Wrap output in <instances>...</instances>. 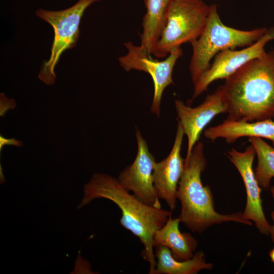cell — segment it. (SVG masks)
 Here are the masks:
<instances>
[{
	"mask_svg": "<svg viewBox=\"0 0 274 274\" xmlns=\"http://www.w3.org/2000/svg\"><path fill=\"white\" fill-rule=\"evenodd\" d=\"M225 80L216 91L226 106L227 119H274V50L249 61Z\"/></svg>",
	"mask_w": 274,
	"mask_h": 274,
	"instance_id": "6da1fadb",
	"label": "cell"
},
{
	"mask_svg": "<svg viewBox=\"0 0 274 274\" xmlns=\"http://www.w3.org/2000/svg\"><path fill=\"white\" fill-rule=\"evenodd\" d=\"M98 198L108 199L120 209L121 225L140 239L144 247L141 256L149 263V273L155 274L156 261L153 251V236L165 224L172 215L171 211L143 202L129 193L117 179L106 174H94L85 185L80 207Z\"/></svg>",
	"mask_w": 274,
	"mask_h": 274,
	"instance_id": "7a4b0ae2",
	"label": "cell"
},
{
	"mask_svg": "<svg viewBox=\"0 0 274 274\" xmlns=\"http://www.w3.org/2000/svg\"><path fill=\"white\" fill-rule=\"evenodd\" d=\"M206 166L203 145L198 141L189 159L184 160V171L179 182L177 199L181 205L178 217L181 222L191 231L198 233L226 222L252 225L241 212L226 215L215 210L211 189L209 186H203L201 180V173Z\"/></svg>",
	"mask_w": 274,
	"mask_h": 274,
	"instance_id": "3957f363",
	"label": "cell"
},
{
	"mask_svg": "<svg viewBox=\"0 0 274 274\" xmlns=\"http://www.w3.org/2000/svg\"><path fill=\"white\" fill-rule=\"evenodd\" d=\"M267 29L260 27L243 30L228 26L221 21L217 6L211 4L203 32L191 43L192 55L189 68L193 84L209 68L211 60L218 53L226 49L250 46L258 40Z\"/></svg>",
	"mask_w": 274,
	"mask_h": 274,
	"instance_id": "277c9868",
	"label": "cell"
},
{
	"mask_svg": "<svg viewBox=\"0 0 274 274\" xmlns=\"http://www.w3.org/2000/svg\"><path fill=\"white\" fill-rule=\"evenodd\" d=\"M210 5L203 0H172L152 55L166 57L174 49L197 40L207 23Z\"/></svg>",
	"mask_w": 274,
	"mask_h": 274,
	"instance_id": "5b68a950",
	"label": "cell"
},
{
	"mask_svg": "<svg viewBox=\"0 0 274 274\" xmlns=\"http://www.w3.org/2000/svg\"><path fill=\"white\" fill-rule=\"evenodd\" d=\"M100 0H79L72 6L62 10L50 11L40 9L36 15L49 24L53 28L54 38L51 54L45 60L38 75L39 79L48 85L56 80L55 68L62 53L74 48L80 37V24L85 10Z\"/></svg>",
	"mask_w": 274,
	"mask_h": 274,
	"instance_id": "8992f818",
	"label": "cell"
},
{
	"mask_svg": "<svg viewBox=\"0 0 274 274\" xmlns=\"http://www.w3.org/2000/svg\"><path fill=\"white\" fill-rule=\"evenodd\" d=\"M127 53L119 58L121 66L126 71L137 70L149 74L154 84V94L151 107V112L159 116L161 98L164 89L174 84L172 74L178 59L183 55L181 47L173 50L162 60L154 59L140 46L131 42L124 43Z\"/></svg>",
	"mask_w": 274,
	"mask_h": 274,
	"instance_id": "52a82bcc",
	"label": "cell"
},
{
	"mask_svg": "<svg viewBox=\"0 0 274 274\" xmlns=\"http://www.w3.org/2000/svg\"><path fill=\"white\" fill-rule=\"evenodd\" d=\"M274 40V26L267 29L266 32L256 42L241 50L226 49L218 53L210 67L194 83L193 93L190 102L208 90L209 86L214 81L225 79L235 73L249 61L263 55L265 46Z\"/></svg>",
	"mask_w": 274,
	"mask_h": 274,
	"instance_id": "ba28073f",
	"label": "cell"
},
{
	"mask_svg": "<svg viewBox=\"0 0 274 274\" xmlns=\"http://www.w3.org/2000/svg\"><path fill=\"white\" fill-rule=\"evenodd\" d=\"M138 152L133 162L122 170L117 180L119 183L139 199L156 208H161L155 192L153 173L155 159L150 153L140 131L136 129Z\"/></svg>",
	"mask_w": 274,
	"mask_h": 274,
	"instance_id": "9c48e42d",
	"label": "cell"
},
{
	"mask_svg": "<svg viewBox=\"0 0 274 274\" xmlns=\"http://www.w3.org/2000/svg\"><path fill=\"white\" fill-rule=\"evenodd\" d=\"M256 153L251 145L243 152L234 149L228 151V157L242 177L246 192V204L243 215L244 218L254 223L263 234L269 235L270 225L267 220L262 208L260 187L253 169Z\"/></svg>",
	"mask_w": 274,
	"mask_h": 274,
	"instance_id": "30bf717a",
	"label": "cell"
},
{
	"mask_svg": "<svg viewBox=\"0 0 274 274\" xmlns=\"http://www.w3.org/2000/svg\"><path fill=\"white\" fill-rule=\"evenodd\" d=\"M184 134L178 120L172 150L166 158L156 162L153 169V184L156 194L159 199L165 201L171 211L176 207L179 182L184 171V160L181 156V150Z\"/></svg>",
	"mask_w": 274,
	"mask_h": 274,
	"instance_id": "8fae6325",
	"label": "cell"
},
{
	"mask_svg": "<svg viewBox=\"0 0 274 274\" xmlns=\"http://www.w3.org/2000/svg\"><path fill=\"white\" fill-rule=\"evenodd\" d=\"M178 120L183 129L188 140L185 159H189L192 149L198 142L206 125L216 115L226 113V108L217 91L208 95L203 101L195 108L186 105L181 100L175 101Z\"/></svg>",
	"mask_w": 274,
	"mask_h": 274,
	"instance_id": "7c38bea8",
	"label": "cell"
},
{
	"mask_svg": "<svg viewBox=\"0 0 274 274\" xmlns=\"http://www.w3.org/2000/svg\"><path fill=\"white\" fill-rule=\"evenodd\" d=\"M204 135L212 141L223 138L229 144L245 136L265 138L271 141L274 146V121L246 122L226 119L219 125L208 128Z\"/></svg>",
	"mask_w": 274,
	"mask_h": 274,
	"instance_id": "4fadbf2b",
	"label": "cell"
},
{
	"mask_svg": "<svg viewBox=\"0 0 274 274\" xmlns=\"http://www.w3.org/2000/svg\"><path fill=\"white\" fill-rule=\"evenodd\" d=\"M180 222L178 217L173 219L170 215L163 227L155 232L153 246H165L170 250L175 259L186 261L194 256L198 242L190 233L180 230Z\"/></svg>",
	"mask_w": 274,
	"mask_h": 274,
	"instance_id": "5bb4252c",
	"label": "cell"
},
{
	"mask_svg": "<svg viewBox=\"0 0 274 274\" xmlns=\"http://www.w3.org/2000/svg\"><path fill=\"white\" fill-rule=\"evenodd\" d=\"M172 0H144L146 9L142 21L140 46L153 54L163 27L167 10Z\"/></svg>",
	"mask_w": 274,
	"mask_h": 274,
	"instance_id": "9a60e30c",
	"label": "cell"
},
{
	"mask_svg": "<svg viewBox=\"0 0 274 274\" xmlns=\"http://www.w3.org/2000/svg\"><path fill=\"white\" fill-rule=\"evenodd\" d=\"M155 248L157 259L155 274H195L202 269L211 270L214 266L206 262L202 251L195 253L190 260L180 261L173 257L167 247L158 246Z\"/></svg>",
	"mask_w": 274,
	"mask_h": 274,
	"instance_id": "2e32d148",
	"label": "cell"
},
{
	"mask_svg": "<svg viewBox=\"0 0 274 274\" xmlns=\"http://www.w3.org/2000/svg\"><path fill=\"white\" fill-rule=\"evenodd\" d=\"M249 141L257 157V165L254 170L256 179L261 188L267 189L274 177V148L261 138H249Z\"/></svg>",
	"mask_w": 274,
	"mask_h": 274,
	"instance_id": "e0dca14e",
	"label": "cell"
},
{
	"mask_svg": "<svg viewBox=\"0 0 274 274\" xmlns=\"http://www.w3.org/2000/svg\"><path fill=\"white\" fill-rule=\"evenodd\" d=\"M1 116H3L9 109H13L16 107L15 100L7 97L3 93H1Z\"/></svg>",
	"mask_w": 274,
	"mask_h": 274,
	"instance_id": "ac0fdd59",
	"label": "cell"
},
{
	"mask_svg": "<svg viewBox=\"0 0 274 274\" xmlns=\"http://www.w3.org/2000/svg\"><path fill=\"white\" fill-rule=\"evenodd\" d=\"M6 145H13L17 147H21L23 146V143L14 138L8 139L1 135L0 150L1 151L3 147Z\"/></svg>",
	"mask_w": 274,
	"mask_h": 274,
	"instance_id": "d6986e66",
	"label": "cell"
},
{
	"mask_svg": "<svg viewBox=\"0 0 274 274\" xmlns=\"http://www.w3.org/2000/svg\"><path fill=\"white\" fill-rule=\"evenodd\" d=\"M270 190L273 199L274 200V186L270 187ZM271 217L272 219L273 224L272 225H270V227L269 235H270V237L272 243L274 244V210L272 212L271 214Z\"/></svg>",
	"mask_w": 274,
	"mask_h": 274,
	"instance_id": "ffe728a7",
	"label": "cell"
},
{
	"mask_svg": "<svg viewBox=\"0 0 274 274\" xmlns=\"http://www.w3.org/2000/svg\"><path fill=\"white\" fill-rule=\"evenodd\" d=\"M269 257L271 261L274 263V249H272L269 252Z\"/></svg>",
	"mask_w": 274,
	"mask_h": 274,
	"instance_id": "44dd1931",
	"label": "cell"
}]
</instances>
